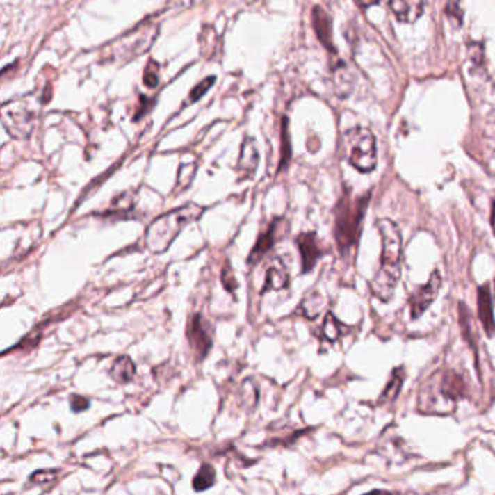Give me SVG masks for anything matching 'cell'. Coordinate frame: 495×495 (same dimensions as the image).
<instances>
[{"label": "cell", "mask_w": 495, "mask_h": 495, "mask_svg": "<svg viewBox=\"0 0 495 495\" xmlns=\"http://www.w3.org/2000/svg\"><path fill=\"white\" fill-rule=\"evenodd\" d=\"M382 241L381 265L371 280L373 296L382 302H388L401 277L403 261V236L398 225L391 220H379L376 222Z\"/></svg>", "instance_id": "obj_1"}, {"label": "cell", "mask_w": 495, "mask_h": 495, "mask_svg": "<svg viewBox=\"0 0 495 495\" xmlns=\"http://www.w3.org/2000/svg\"><path fill=\"white\" fill-rule=\"evenodd\" d=\"M464 376L455 369H440L421 385L419 391V411L421 414L448 416L457 407V401L466 395Z\"/></svg>", "instance_id": "obj_2"}, {"label": "cell", "mask_w": 495, "mask_h": 495, "mask_svg": "<svg viewBox=\"0 0 495 495\" xmlns=\"http://www.w3.org/2000/svg\"><path fill=\"white\" fill-rule=\"evenodd\" d=\"M205 208L196 204H186L177 209L163 213L147 228L145 245L147 249L159 254L166 252L173 240L190 222L201 218Z\"/></svg>", "instance_id": "obj_3"}, {"label": "cell", "mask_w": 495, "mask_h": 495, "mask_svg": "<svg viewBox=\"0 0 495 495\" xmlns=\"http://www.w3.org/2000/svg\"><path fill=\"white\" fill-rule=\"evenodd\" d=\"M369 200L371 193L355 197V200L344 195L339 201L334 209V237L341 252L349 250L356 245Z\"/></svg>", "instance_id": "obj_4"}, {"label": "cell", "mask_w": 495, "mask_h": 495, "mask_svg": "<svg viewBox=\"0 0 495 495\" xmlns=\"http://www.w3.org/2000/svg\"><path fill=\"white\" fill-rule=\"evenodd\" d=\"M343 152L352 166L362 173H369L376 168V140L369 128L355 127L346 131Z\"/></svg>", "instance_id": "obj_5"}, {"label": "cell", "mask_w": 495, "mask_h": 495, "mask_svg": "<svg viewBox=\"0 0 495 495\" xmlns=\"http://www.w3.org/2000/svg\"><path fill=\"white\" fill-rule=\"evenodd\" d=\"M288 229L289 225L285 218H275L268 225V228L263 231V233H260V236L257 237L254 247L252 249L249 257H247L249 265H256V263H259L263 257H265L273 249L276 241L286 234Z\"/></svg>", "instance_id": "obj_6"}, {"label": "cell", "mask_w": 495, "mask_h": 495, "mask_svg": "<svg viewBox=\"0 0 495 495\" xmlns=\"http://www.w3.org/2000/svg\"><path fill=\"white\" fill-rule=\"evenodd\" d=\"M441 286V276L439 270H435L430 275V279L427 284L419 288L414 293L409 296V314L412 320H417L424 314V311L433 304L437 298L439 291Z\"/></svg>", "instance_id": "obj_7"}, {"label": "cell", "mask_w": 495, "mask_h": 495, "mask_svg": "<svg viewBox=\"0 0 495 495\" xmlns=\"http://www.w3.org/2000/svg\"><path fill=\"white\" fill-rule=\"evenodd\" d=\"M186 334L190 348L196 353L197 359H205L212 348V337L209 332V323L202 317V314H195L190 318Z\"/></svg>", "instance_id": "obj_8"}, {"label": "cell", "mask_w": 495, "mask_h": 495, "mask_svg": "<svg viewBox=\"0 0 495 495\" xmlns=\"http://www.w3.org/2000/svg\"><path fill=\"white\" fill-rule=\"evenodd\" d=\"M3 125L8 133L16 138H25L34 127V113L25 106H3Z\"/></svg>", "instance_id": "obj_9"}, {"label": "cell", "mask_w": 495, "mask_h": 495, "mask_svg": "<svg viewBox=\"0 0 495 495\" xmlns=\"http://www.w3.org/2000/svg\"><path fill=\"white\" fill-rule=\"evenodd\" d=\"M296 245H298V250L301 254V263H302V273H308L314 266L317 265V261L323 257L324 249L321 247V243L317 237L316 233H302L296 238Z\"/></svg>", "instance_id": "obj_10"}, {"label": "cell", "mask_w": 495, "mask_h": 495, "mask_svg": "<svg viewBox=\"0 0 495 495\" xmlns=\"http://www.w3.org/2000/svg\"><path fill=\"white\" fill-rule=\"evenodd\" d=\"M312 19V28H314L318 41L324 45L325 49H328L330 53L336 54L337 49L334 47L333 41V25H332V18L327 13L325 9H323L320 5L312 8L311 13Z\"/></svg>", "instance_id": "obj_11"}, {"label": "cell", "mask_w": 495, "mask_h": 495, "mask_svg": "<svg viewBox=\"0 0 495 495\" xmlns=\"http://www.w3.org/2000/svg\"><path fill=\"white\" fill-rule=\"evenodd\" d=\"M378 453L393 464H403L411 457L407 443L397 435H384L378 444Z\"/></svg>", "instance_id": "obj_12"}, {"label": "cell", "mask_w": 495, "mask_h": 495, "mask_svg": "<svg viewBox=\"0 0 495 495\" xmlns=\"http://www.w3.org/2000/svg\"><path fill=\"white\" fill-rule=\"evenodd\" d=\"M259 160H260V153L257 148V143L254 138L247 137L243 144H241V152H240V157H238V164L237 169L240 172L241 179H249L252 177L259 166Z\"/></svg>", "instance_id": "obj_13"}, {"label": "cell", "mask_w": 495, "mask_h": 495, "mask_svg": "<svg viewBox=\"0 0 495 495\" xmlns=\"http://www.w3.org/2000/svg\"><path fill=\"white\" fill-rule=\"evenodd\" d=\"M288 285H289V272L285 266L284 260L280 257L270 259L266 270L265 285L261 288V293H265L268 291L285 289Z\"/></svg>", "instance_id": "obj_14"}, {"label": "cell", "mask_w": 495, "mask_h": 495, "mask_svg": "<svg viewBox=\"0 0 495 495\" xmlns=\"http://www.w3.org/2000/svg\"><path fill=\"white\" fill-rule=\"evenodd\" d=\"M478 314H480V320L484 325L487 336L492 337L495 334V323L492 296L488 285L480 286V289H478Z\"/></svg>", "instance_id": "obj_15"}, {"label": "cell", "mask_w": 495, "mask_h": 495, "mask_svg": "<svg viewBox=\"0 0 495 495\" xmlns=\"http://www.w3.org/2000/svg\"><path fill=\"white\" fill-rule=\"evenodd\" d=\"M389 8L393 12L395 18L404 24L416 22L424 12V3L416 2V0H393L389 2Z\"/></svg>", "instance_id": "obj_16"}, {"label": "cell", "mask_w": 495, "mask_h": 495, "mask_svg": "<svg viewBox=\"0 0 495 495\" xmlns=\"http://www.w3.org/2000/svg\"><path fill=\"white\" fill-rule=\"evenodd\" d=\"M136 372H137L136 363L127 355L120 356L113 362V365L111 368V376L113 378V381H117L118 384H128L133 381Z\"/></svg>", "instance_id": "obj_17"}, {"label": "cell", "mask_w": 495, "mask_h": 495, "mask_svg": "<svg viewBox=\"0 0 495 495\" xmlns=\"http://www.w3.org/2000/svg\"><path fill=\"white\" fill-rule=\"evenodd\" d=\"M404 379H405V371L404 368H397L391 378H389V381L384 389V392L381 393V397H379L378 400V404L379 405H387V404H392L395 400L398 398V395L401 392V388H403V384H404Z\"/></svg>", "instance_id": "obj_18"}, {"label": "cell", "mask_w": 495, "mask_h": 495, "mask_svg": "<svg viewBox=\"0 0 495 495\" xmlns=\"http://www.w3.org/2000/svg\"><path fill=\"white\" fill-rule=\"evenodd\" d=\"M325 301L318 292H311L302 300L300 305L301 314L308 320H316L324 309Z\"/></svg>", "instance_id": "obj_19"}, {"label": "cell", "mask_w": 495, "mask_h": 495, "mask_svg": "<svg viewBox=\"0 0 495 495\" xmlns=\"http://www.w3.org/2000/svg\"><path fill=\"white\" fill-rule=\"evenodd\" d=\"M291 159H292V145H291V137L288 131V118L284 117L282 128H280V160L277 166V173L288 168Z\"/></svg>", "instance_id": "obj_20"}, {"label": "cell", "mask_w": 495, "mask_h": 495, "mask_svg": "<svg viewBox=\"0 0 495 495\" xmlns=\"http://www.w3.org/2000/svg\"><path fill=\"white\" fill-rule=\"evenodd\" d=\"M216 480H217L216 469H213V466L209 465V464H204L200 468V471L195 473L193 481H192V487H193L195 491L202 492V491L211 488L213 484H216Z\"/></svg>", "instance_id": "obj_21"}, {"label": "cell", "mask_w": 495, "mask_h": 495, "mask_svg": "<svg viewBox=\"0 0 495 495\" xmlns=\"http://www.w3.org/2000/svg\"><path fill=\"white\" fill-rule=\"evenodd\" d=\"M344 324H341L336 316L333 314V312H327V316L324 318V323H323V327H321V332H323V337L330 341V343H334L337 340H340L344 334Z\"/></svg>", "instance_id": "obj_22"}, {"label": "cell", "mask_w": 495, "mask_h": 495, "mask_svg": "<svg viewBox=\"0 0 495 495\" xmlns=\"http://www.w3.org/2000/svg\"><path fill=\"white\" fill-rule=\"evenodd\" d=\"M143 81L148 89H154L160 83V65L157 61L150 60L147 63L144 74H143Z\"/></svg>", "instance_id": "obj_23"}, {"label": "cell", "mask_w": 495, "mask_h": 495, "mask_svg": "<svg viewBox=\"0 0 495 495\" xmlns=\"http://www.w3.org/2000/svg\"><path fill=\"white\" fill-rule=\"evenodd\" d=\"M185 169H186V173L184 170V168H179V175H177V181H176V186H177V190H184V189H188L189 185L192 184V180L195 177V173H196V169H197V164L196 163H189V164H184Z\"/></svg>", "instance_id": "obj_24"}, {"label": "cell", "mask_w": 495, "mask_h": 495, "mask_svg": "<svg viewBox=\"0 0 495 495\" xmlns=\"http://www.w3.org/2000/svg\"><path fill=\"white\" fill-rule=\"evenodd\" d=\"M216 76H211V77H206L202 81H200L192 90H190V95H189V104H193L196 101H200V99L213 86V83H216Z\"/></svg>", "instance_id": "obj_25"}, {"label": "cell", "mask_w": 495, "mask_h": 495, "mask_svg": "<svg viewBox=\"0 0 495 495\" xmlns=\"http://www.w3.org/2000/svg\"><path fill=\"white\" fill-rule=\"evenodd\" d=\"M154 104H156V99L152 97V96H145V95H140V102H138V106H137V111L134 113V121H140L143 120L145 115L150 112L153 108H154Z\"/></svg>", "instance_id": "obj_26"}, {"label": "cell", "mask_w": 495, "mask_h": 495, "mask_svg": "<svg viewBox=\"0 0 495 495\" xmlns=\"http://www.w3.org/2000/svg\"><path fill=\"white\" fill-rule=\"evenodd\" d=\"M221 282H222L224 288H225L228 292H236V289L238 288V282H237V279H236V276H234V272H233V269L229 268L228 263H227V265H225L224 269H222Z\"/></svg>", "instance_id": "obj_27"}, {"label": "cell", "mask_w": 495, "mask_h": 495, "mask_svg": "<svg viewBox=\"0 0 495 495\" xmlns=\"http://www.w3.org/2000/svg\"><path fill=\"white\" fill-rule=\"evenodd\" d=\"M446 15L449 16L451 19H453L456 22V25H462V19H464V10H462V6L457 2H449L446 5Z\"/></svg>", "instance_id": "obj_28"}, {"label": "cell", "mask_w": 495, "mask_h": 495, "mask_svg": "<svg viewBox=\"0 0 495 495\" xmlns=\"http://www.w3.org/2000/svg\"><path fill=\"white\" fill-rule=\"evenodd\" d=\"M90 407L89 400H86L81 395H72L70 397V408L73 412H81Z\"/></svg>", "instance_id": "obj_29"}, {"label": "cell", "mask_w": 495, "mask_h": 495, "mask_svg": "<svg viewBox=\"0 0 495 495\" xmlns=\"http://www.w3.org/2000/svg\"><path fill=\"white\" fill-rule=\"evenodd\" d=\"M469 57L478 65L484 64V47L481 44H469Z\"/></svg>", "instance_id": "obj_30"}, {"label": "cell", "mask_w": 495, "mask_h": 495, "mask_svg": "<svg viewBox=\"0 0 495 495\" xmlns=\"http://www.w3.org/2000/svg\"><path fill=\"white\" fill-rule=\"evenodd\" d=\"M366 495H395L393 492H389V491H372Z\"/></svg>", "instance_id": "obj_31"}, {"label": "cell", "mask_w": 495, "mask_h": 495, "mask_svg": "<svg viewBox=\"0 0 495 495\" xmlns=\"http://www.w3.org/2000/svg\"><path fill=\"white\" fill-rule=\"evenodd\" d=\"M491 225H492V229L495 231V200H494V204H492V212H491Z\"/></svg>", "instance_id": "obj_32"}]
</instances>
